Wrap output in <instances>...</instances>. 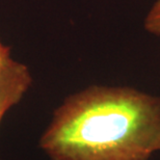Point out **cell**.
Instances as JSON below:
<instances>
[{"label": "cell", "mask_w": 160, "mask_h": 160, "mask_svg": "<svg viewBox=\"0 0 160 160\" xmlns=\"http://www.w3.org/2000/svg\"><path fill=\"white\" fill-rule=\"evenodd\" d=\"M9 58H11V48L3 45L0 41V74Z\"/></svg>", "instance_id": "4"}, {"label": "cell", "mask_w": 160, "mask_h": 160, "mask_svg": "<svg viewBox=\"0 0 160 160\" xmlns=\"http://www.w3.org/2000/svg\"><path fill=\"white\" fill-rule=\"evenodd\" d=\"M159 152H160V147H159Z\"/></svg>", "instance_id": "5"}, {"label": "cell", "mask_w": 160, "mask_h": 160, "mask_svg": "<svg viewBox=\"0 0 160 160\" xmlns=\"http://www.w3.org/2000/svg\"><path fill=\"white\" fill-rule=\"evenodd\" d=\"M160 147V95L91 84L54 109L39 148L50 160H150Z\"/></svg>", "instance_id": "1"}, {"label": "cell", "mask_w": 160, "mask_h": 160, "mask_svg": "<svg viewBox=\"0 0 160 160\" xmlns=\"http://www.w3.org/2000/svg\"><path fill=\"white\" fill-rule=\"evenodd\" d=\"M143 28L148 33L160 37V0H155L147 12Z\"/></svg>", "instance_id": "3"}, {"label": "cell", "mask_w": 160, "mask_h": 160, "mask_svg": "<svg viewBox=\"0 0 160 160\" xmlns=\"http://www.w3.org/2000/svg\"><path fill=\"white\" fill-rule=\"evenodd\" d=\"M32 81L28 67L11 57L0 74V125L6 112L20 103Z\"/></svg>", "instance_id": "2"}]
</instances>
